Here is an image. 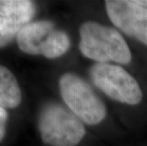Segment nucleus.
I'll list each match as a JSON object with an SVG mask.
<instances>
[{"mask_svg":"<svg viewBox=\"0 0 147 146\" xmlns=\"http://www.w3.org/2000/svg\"><path fill=\"white\" fill-rule=\"evenodd\" d=\"M72 48V40L67 30L56 28L51 34L42 51L41 56L49 60L64 57Z\"/></svg>","mask_w":147,"mask_h":146,"instance_id":"1a4fd4ad","label":"nucleus"},{"mask_svg":"<svg viewBox=\"0 0 147 146\" xmlns=\"http://www.w3.org/2000/svg\"><path fill=\"white\" fill-rule=\"evenodd\" d=\"M138 2H139V4L143 6V7L147 8V0H138Z\"/></svg>","mask_w":147,"mask_h":146,"instance_id":"9b49d317","label":"nucleus"},{"mask_svg":"<svg viewBox=\"0 0 147 146\" xmlns=\"http://www.w3.org/2000/svg\"><path fill=\"white\" fill-rule=\"evenodd\" d=\"M140 146H147V144H143V145H140Z\"/></svg>","mask_w":147,"mask_h":146,"instance_id":"f8f14e48","label":"nucleus"},{"mask_svg":"<svg viewBox=\"0 0 147 146\" xmlns=\"http://www.w3.org/2000/svg\"><path fill=\"white\" fill-rule=\"evenodd\" d=\"M23 95L16 77L10 69L0 66V106L13 109L21 104Z\"/></svg>","mask_w":147,"mask_h":146,"instance_id":"6e6552de","label":"nucleus"},{"mask_svg":"<svg viewBox=\"0 0 147 146\" xmlns=\"http://www.w3.org/2000/svg\"><path fill=\"white\" fill-rule=\"evenodd\" d=\"M56 28L55 23L49 19L32 21L18 33L16 37L18 48L25 54L41 56L49 36Z\"/></svg>","mask_w":147,"mask_h":146,"instance_id":"0eeeda50","label":"nucleus"},{"mask_svg":"<svg viewBox=\"0 0 147 146\" xmlns=\"http://www.w3.org/2000/svg\"><path fill=\"white\" fill-rule=\"evenodd\" d=\"M8 119H9V114L7 112V110L0 106V141L5 137Z\"/></svg>","mask_w":147,"mask_h":146,"instance_id":"9d476101","label":"nucleus"},{"mask_svg":"<svg viewBox=\"0 0 147 146\" xmlns=\"http://www.w3.org/2000/svg\"><path fill=\"white\" fill-rule=\"evenodd\" d=\"M84 74L126 132L140 131L147 125V88L137 75L112 64H88Z\"/></svg>","mask_w":147,"mask_h":146,"instance_id":"f257e3e1","label":"nucleus"},{"mask_svg":"<svg viewBox=\"0 0 147 146\" xmlns=\"http://www.w3.org/2000/svg\"><path fill=\"white\" fill-rule=\"evenodd\" d=\"M35 2L30 0H0V48L13 41L23 28L34 20Z\"/></svg>","mask_w":147,"mask_h":146,"instance_id":"423d86ee","label":"nucleus"},{"mask_svg":"<svg viewBox=\"0 0 147 146\" xmlns=\"http://www.w3.org/2000/svg\"><path fill=\"white\" fill-rule=\"evenodd\" d=\"M40 138L49 146H91L97 137L62 102H43L37 115Z\"/></svg>","mask_w":147,"mask_h":146,"instance_id":"20e7f679","label":"nucleus"},{"mask_svg":"<svg viewBox=\"0 0 147 146\" xmlns=\"http://www.w3.org/2000/svg\"><path fill=\"white\" fill-rule=\"evenodd\" d=\"M77 49L89 64H112L137 75L147 88V65L121 32L93 12L77 25Z\"/></svg>","mask_w":147,"mask_h":146,"instance_id":"f03ea898","label":"nucleus"},{"mask_svg":"<svg viewBox=\"0 0 147 146\" xmlns=\"http://www.w3.org/2000/svg\"><path fill=\"white\" fill-rule=\"evenodd\" d=\"M95 14L123 33L147 65V8L138 0H105Z\"/></svg>","mask_w":147,"mask_h":146,"instance_id":"39448f33","label":"nucleus"},{"mask_svg":"<svg viewBox=\"0 0 147 146\" xmlns=\"http://www.w3.org/2000/svg\"><path fill=\"white\" fill-rule=\"evenodd\" d=\"M57 85L61 102L100 141H117L125 136L126 130L84 73L65 71Z\"/></svg>","mask_w":147,"mask_h":146,"instance_id":"7ed1b4c3","label":"nucleus"}]
</instances>
